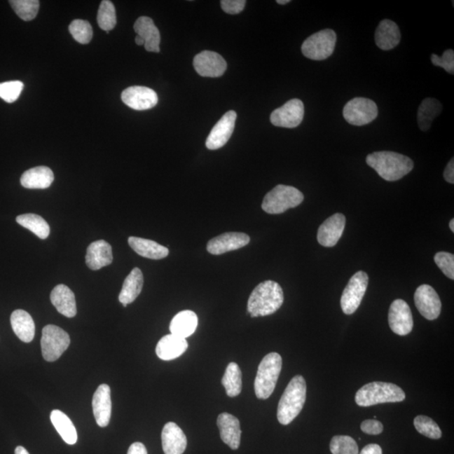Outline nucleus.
<instances>
[{
	"label": "nucleus",
	"instance_id": "nucleus-11",
	"mask_svg": "<svg viewBox=\"0 0 454 454\" xmlns=\"http://www.w3.org/2000/svg\"><path fill=\"white\" fill-rule=\"evenodd\" d=\"M304 115V104L301 99H293L275 109L271 114L270 121L279 128H296L301 124Z\"/></svg>",
	"mask_w": 454,
	"mask_h": 454
},
{
	"label": "nucleus",
	"instance_id": "nucleus-6",
	"mask_svg": "<svg viewBox=\"0 0 454 454\" xmlns=\"http://www.w3.org/2000/svg\"><path fill=\"white\" fill-rule=\"evenodd\" d=\"M303 200L304 195L298 189L280 184L265 195L262 208L268 214H282L289 209L297 207Z\"/></svg>",
	"mask_w": 454,
	"mask_h": 454
},
{
	"label": "nucleus",
	"instance_id": "nucleus-35",
	"mask_svg": "<svg viewBox=\"0 0 454 454\" xmlns=\"http://www.w3.org/2000/svg\"><path fill=\"white\" fill-rule=\"evenodd\" d=\"M221 384L224 386L227 395L230 397H238L242 392V371L238 364L230 363L227 366Z\"/></svg>",
	"mask_w": 454,
	"mask_h": 454
},
{
	"label": "nucleus",
	"instance_id": "nucleus-34",
	"mask_svg": "<svg viewBox=\"0 0 454 454\" xmlns=\"http://www.w3.org/2000/svg\"><path fill=\"white\" fill-rule=\"evenodd\" d=\"M16 222L37 235L40 239L48 238L50 226L43 218L36 214H24L17 216Z\"/></svg>",
	"mask_w": 454,
	"mask_h": 454
},
{
	"label": "nucleus",
	"instance_id": "nucleus-1",
	"mask_svg": "<svg viewBox=\"0 0 454 454\" xmlns=\"http://www.w3.org/2000/svg\"><path fill=\"white\" fill-rule=\"evenodd\" d=\"M366 163L373 168L382 179L390 182L402 179L414 167V163L410 158L388 151H376L369 154Z\"/></svg>",
	"mask_w": 454,
	"mask_h": 454
},
{
	"label": "nucleus",
	"instance_id": "nucleus-44",
	"mask_svg": "<svg viewBox=\"0 0 454 454\" xmlns=\"http://www.w3.org/2000/svg\"><path fill=\"white\" fill-rule=\"evenodd\" d=\"M246 3L245 0H222L221 6L227 14L237 15L244 10Z\"/></svg>",
	"mask_w": 454,
	"mask_h": 454
},
{
	"label": "nucleus",
	"instance_id": "nucleus-5",
	"mask_svg": "<svg viewBox=\"0 0 454 454\" xmlns=\"http://www.w3.org/2000/svg\"><path fill=\"white\" fill-rule=\"evenodd\" d=\"M282 369V357L277 352L268 353L259 366L254 382L256 397L266 399L275 390Z\"/></svg>",
	"mask_w": 454,
	"mask_h": 454
},
{
	"label": "nucleus",
	"instance_id": "nucleus-45",
	"mask_svg": "<svg viewBox=\"0 0 454 454\" xmlns=\"http://www.w3.org/2000/svg\"><path fill=\"white\" fill-rule=\"evenodd\" d=\"M361 430L366 434L378 435L384 430V426L377 420H366L361 424Z\"/></svg>",
	"mask_w": 454,
	"mask_h": 454
},
{
	"label": "nucleus",
	"instance_id": "nucleus-31",
	"mask_svg": "<svg viewBox=\"0 0 454 454\" xmlns=\"http://www.w3.org/2000/svg\"><path fill=\"white\" fill-rule=\"evenodd\" d=\"M197 326V315L192 310H184L172 318L170 328L171 334L186 339L195 333Z\"/></svg>",
	"mask_w": 454,
	"mask_h": 454
},
{
	"label": "nucleus",
	"instance_id": "nucleus-4",
	"mask_svg": "<svg viewBox=\"0 0 454 454\" xmlns=\"http://www.w3.org/2000/svg\"><path fill=\"white\" fill-rule=\"evenodd\" d=\"M406 394L401 387L391 383L372 382L362 387L355 397L357 405L372 406L382 403L401 402Z\"/></svg>",
	"mask_w": 454,
	"mask_h": 454
},
{
	"label": "nucleus",
	"instance_id": "nucleus-30",
	"mask_svg": "<svg viewBox=\"0 0 454 454\" xmlns=\"http://www.w3.org/2000/svg\"><path fill=\"white\" fill-rule=\"evenodd\" d=\"M144 277L140 268H135L124 281L119 296V301L124 307L136 300L141 294Z\"/></svg>",
	"mask_w": 454,
	"mask_h": 454
},
{
	"label": "nucleus",
	"instance_id": "nucleus-33",
	"mask_svg": "<svg viewBox=\"0 0 454 454\" xmlns=\"http://www.w3.org/2000/svg\"><path fill=\"white\" fill-rule=\"evenodd\" d=\"M443 111V104L440 101L433 99H425L420 104L418 112V123L422 132H427L431 128L432 121L440 115Z\"/></svg>",
	"mask_w": 454,
	"mask_h": 454
},
{
	"label": "nucleus",
	"instance_id": "nucleus-14",
	"mask_svg": "<svg viewBox=\"0 0 454 454\" xmlns=\"http://www.w3.org/2000/svg\"><path fill=\"white\" fill-rule=\"evenodd\" d=\"M193 67L202 77L218 78L225 74L227 64L220 54L204 50L193 58Z\"/></svg>",
	"mask_w": 454,
	"mask_h": 454
},
{
	"label": "nucleus",
	"instance_id": "nucleus-42",
	"mask_svg": "<svg viewBox=\"0 0 454 454\" xmlns=\"http://www.w3.org/2000/svg\"><path fill=\"white\" fill-rule=\"evenodd\" d=\"M434 261L437 267L450 280H454V255L449 252H440L434 256Z\"/></svg>",
	"mask_w": 454,
	"mask_h": 454
},
{
	"label": "nucleus",
	"instance_id": "nucleus-15",
	"mask_svg": "<svg viewBox=\"0 0 454 454\" xmlns=\"http://www.w3.org/2000/svg\"><path fill=\"white\" fill-rule=\"evenodd\" d=\"M121 99L125 104L136 111H146L155 107L158 102L157 92L143 86L126 88L122 92Z\"/></svg>",
	"mask_w": 454,
	"mask_h": 454
},
{
	"label": "nucleus",
	"instance_id": "nucleus-24",
	"mask_svg": "<svg viewBox=\"0 0 454 454\" xmlns=\"http://www.w3.org/2000/svg\"><path fill=\"white\" fill-rule=\"evenodd\" d=\"M50 298L55 308L64 317L73 318L77 314L74 294L67 286L57 285L50 293Z\"/></svg>",
	"mask_w": 454,
	"mask_h": 454
},
{
	"label": "nucleus",
	"instance_id": "nucleus-32",
	"mask_svg": "<svg viewBox=\"0 0 454 454\" xmlns=\"http://www.w3.org/2000/svg\"><path fill=\"white\" fill-rule=\"evenodd\" d=\"M55 428L67 444L74 445L78 441L77 431L69 416L59 410H53L50 415Z\"/></svg>",
	"mask_w": 454,
	"mask_h": 454
},
{
	"label": "nucleus",
	"instance_id": "nucleus-28",
	"mask_svg": "<svg viewBox=\"0 0 454 454\" xmlns=\"http://www.w3.org/2000/svg\"><path fill=\"white\" fill-rule=\"evenodd\" d=\"M54 174L50 168L40 166L25 171L20 178V184L27 188H48L53 184Z\"/></svg>",
	"mask_w": 454,
	"mask_h": 454
},
{
	"label": "nucleus",
	"instance_id": "nucleus-22",
	"mask_svg": "<svg viewBox=\"0 0 454 454\" xmlns=\"http://www.w3.org/2000/svg\"><path fill=\"white\" fill-rule=\"evenodd\" d=\"M217 425L221 440L231 449H238L242 435L239 420L229 413H221L218 416Z\"/></svg>",
	"mask_w": 454,
	"mask_h": 454
},
{
	"label": "nucleus",
	"instance_id": "nucleus-18",
	"mask_svg": "<svg viewBox=\"0 0 454 454\" xmlns=\"http://www.w3.org/2000/svg\"><path fill=\"white\" fill-rule=\"evenodd\" d=\"M249 242L250 238L245 233H226L210 240L207 244V251L210 254L221 255L240 249Z\"/></svg>",
	"mask_w": 454,
	"mask_h": 454
},
{
	"label": "nucleus",
	"instance_id": "nucleus-51",
	"mask_svg": "<svg viewBox=\"0 0 454 454\" xmlns=\"http://www.w3.org/2000/svg\"><path fill=\"white\" fill-rule=\"evenodd\" d=\"M449 228L454 233V219H452L449 222Z\"/></svg>",
	"mask_w": 454,
	"mask_h": 454
},
{
	"label": "nucleus",
	"instance_id": "nucleus-48",
	"mask_svg": "<svg viewBox=\"0 0 454 454\" xmlns=\"http://www.w3.org/2000/svg\"><path fill=\"white\" fill-rule=\"evenodd\" d=\"M382 448L378 444H369L362 450L360 454H382Z\"/></svg>",
	"mask_w": 454,
	"mask_h": 454
},
{
	"label": "nucleus",
	"instance_id": "nucleus-37",
	"mask_svg": "<svg viewBox=\"0 0 454 454\" xmlns=\"http://www.w3.org/2000/svg\"><path fill=\"white\" fill-rule=\"evenodd\" d=\"M10 4L15 14L25 21L35 19L39 11L40 2L38 0H11Z\"/></svg>",
	"mask_w": 454,
	"mask_h": 454
},
{
	"label": "nucleus",
	"instance_id": "nucleus-49",
	"mask_svg": "<svg viewBox=\"0 0 454 454\" xmlns=\"http://www.w3.org/2000/svg\"><path fill=\"white\" fill-rule=\"evenodd\" d=\"M15 454H29L27 449H25L22 446H19L15 448Z\"/></svg>",
	"mask_w": 454,
	"mask_h": 454
},
{
	"label": "nucleus",
	"instance_id": "nucleus-17",
	"mask_svg": "<svg viewBox=\"0 0 454 454\" xmlns=\"http://www.w3.org/2000/svg\"><path fill=\"white\" fill-rule=\"evenodd\" d=\"M345 225H346V217L340 213L334 214L333 216L328 218L319 227L317 233L318 242L322 246L332 247L336 245L340 238H342Z\"/></svg>",
	"mask_w": 454,
	"mask_h": 454
},
{
	"label": "nucleus",
	"instance_id": "nucleus-13",
	"mask_svg": "<svg viewBox=\"0 0 454 454\" xmlns=\"http://www.w3.org/2000/svg\"><path fill=\"white\" fill-rule=\"evenodd\" d=\"M390 329L399 336H406L413 329V317L409 305L405 301L395 300L389 310Z\"/></svg>",
	"mask_w": 454,
	"mask_h": 454
},
{
	"label": "nucleus",
	"instance_id": "nucleus-12",
	"mask_svg": "<svg viewBox=\"0 0 454 454\" xmlns=\"http://www.w3.org/2000/svg\"><path fill=\"white\" fill-rule=\"evenodd\" d=\"M415 305L420 315L429 321L439 318L441 314V302L436 290L428 284L420 285L415 290Z\"/></svg>",
	"mask_w": 454,
	"mask_h": 454
},
{
	"label": "nucleus",
	"instance_id": "nucleus-23",
	"mask_svg": "<svg viewBox=\"0 0 454 454\" xmlns=\"http://www.w3.org/2000/svg\"><path fill=\"white\" fill-rule=\"evenodd\" d=\"M134 29L137 36L144 40V46L147 52H160L159 45L161 36H160L159 29L156 27L153 20L146 16L139 17L134 24Z\"/></svg>",
	"mask_w": 454,
	"mask_h": 454
},
{
	"label": "nucleus",
	"instance_id": "nucleus-39",
	"mask_svg": "<svg viewBox=\"0 0 454 454\" xmlns=\"http://www.w3.org/2000/svg\"><path fill=\"white\" fill-rule=\"evenodd\" d=\"M414 426L420 434L431 439H439L441 431L434 420L426 415H418L414 419Z\"/></svg>",
	"mask_w": 454,
	"mask_h": 454
},
{
	"label": "nucleus",
	"instance_id": "nucleus-36",
	"mask_svg": "<svg viewBox=\"0 0 454 454\" xmlns=\"http://www.w3.org/2000/svg\"><path fill=\"white\" fill-rule=\"evenodd\" d=\"M97 20H98L99 27L107 33L115 28L117 22L116 13V8L111 1L103 0L101 2Z\"/></svg>",
	"mask_w": 454,
	"mask_h": 454
},
{
	"label": "nucleus",
	"instance_id": "nucleus-7",
	"mask_svg": "<svg viewBox=\"0 0 454 454\" xmlns=\"http://www.w3.org/2000/svg\"><path fill=\"white\" fill-rule=\"evenodd\" d=\"M336 35L333 29H325L313 34L303 42L301 50L307 58L315 61L325 60L333 53Z\"/></svg>",
	"mask_w": 454,
	"mask_h": 454
},
{
	"label": "nucleus",
	"instance_id": "nucleus-2",
	"mask_svg": "<svg viewBox=\"0 0 454 454\" xmlns=\"http://www.w3.org/2000/svg\"><path fill=\"white\" fill-rule=\"evenodd\" d=\"M284 303V292L277 282L267 280L259 284L252 292L247 302L251 317H266L275 313Z\"/></svg>",
	"mask_w": 454,
	"mask_h": 454
},
{
	"label": "nucleus",
	"instance_id": "nucleus-27",
	"mask_svg": "<svg viewBox=\"0 0 454 454\" xmlns=\"http://www.w3.org/2000/svg\"><path fill=\"white\" fill-rule=\"evenodd\" d=\"M11 323L13 331L24 343H31L35 336L36 326L32 315L24 310H16L12 313Z\"/></svg>",
	"mask_w": 454,
	"mask_h": 454
},
{
	"label": "nucleus",
	"instance_id": "nucleus-10",
	"mask_svg": "<svg viewBox=\"0 0 454 454\" xmlns=\"http://www.w3.org/2000/svg\"><path fill=\"white\" fill-rule=\"evenodd\" d=\"M369 284V276L364 271L357 272L349 280L340 298V307L346 315H352L359 309Z\"/></svg>",
	"mask_w": 454,
	"mask_h": 454
},
{
	"label": "nucleus",
	"instance_id": "nucleus-20",
	"mask_svg": "<svg viewBox=\"0 0 454 454\" xmlns=\"http://www.w3.org/2000/svg\"><path fill=\"white\" fill-rule=\"evenodd\" d=\"M162 444L165 454H183L187 448V437L174 422H167L162 432Z\"/></svg>",
	"mask_w": 454,
	"mask_h": 454
},
{
	"label": "nucleus",
	"instance_id": "nucleus-47",
	"mask_svg": "<svg viewBox=\"0 0 454 454\" xmlns=\"http://www.w3.org/2000/svg\"><path fill=\"white\" fill-rule=\"evenodd\" d=\"M128 454H147V451L144 444L134 443L130 446Z\"/></svg>",
	"mask_w": 454,
	"mask_h": 454
},
{
	"label": "nucleus",
	"instance_id": "nucleus-38",
	"mask_svg": "<svg viewBox=\"0 0 454 454\" xmlns=\"http://www.w3.org/2000/svg\"><path fill=\"white\" fill-rule=\"evenodd\" d=\"M332 454H359L357 441L349 436H335L330 443Z\"/></svg>",
	"mask_w": 454,
	"mask_h": 454
},
{
	"label": "nucleus",
	"instance_id": "nucleus-3",
	"mask_svg": "<svg viewBox=\"0 0 454 454\" xmlns=\"http://www.w3.org/2000/svg\"><path fill=\"white\" fill-rule=\"evenodd\" d=\"M306 399V382L301 376H294L289 383L277 406V418L282 425H289L296 418L304 407Z\"/></svg>",
	"mask_w": 454,
	"mask_h": 454
},
{
	"label": "nucleus",
	"instance_id": "nucleus-41",
	"mask_svg": "<svg viewBox=\"0 0 454 454\" xmlns=\"http://www.w3.org/2000/svg\"><path fill=\"white\" fill-rule=\"evenodd\" d=\"M24 83L20 81H10L0 83V98L8 104L15 102L22 92Z\"/></svg>",
	"mask_w": 454,
	"mask_h": 454
},
{
	"label": "nucleus",
	"instance_id": "nucleus-21",
	"mask_svg": "<svg viewBox=\"0 0 454 454\" xmlns=\"http://www.w3.org/2000/svg\"><path fill=\"white\" fill-rule=\"evenodd\" d=\"M87 266L91 270H99L113 262L112 247L104 240L92 242L87 248Z\"/></svg>",
	"mask_w": 454,
	"mask_h": 454
},
{
	"label": "nucleus",
	"instance_id": "nucleus-52",
	"mask_svg": "<svg viewBox=\"0 0 454 454\" xmlns=\"http://www.w3.org/2000/svg\"><path fill=\"white\" fill-rule=\"evenodd\" d=\"M289 0H277V3L279 4H289Z\"/></svg>",
	"mask_w": 454,
	"mask_h": 454
},
{
	"label": "nucleus",
	"instance_id": "nucleus-50",
	"mask_svg": "<svg viewBox=\"0 0 454 454\" xmlns=\"http://www.w3.org/2000/svg\"><path fill=\"white\" fill-rule=\"evenodd\" d=\"M135 41H136V43L138 46H142V45L144 46V44H145L144 40H143L142 38L140 37V36H137L136 37V39H135Z\"/></svg>",
	"mask_w": 454,
	"mask_h": 454
},
{
	"label": "nucleus",
	"instance_id": "nucleus-19",
	"mask_svg": "<svg viewBox=\"0 0 454 454\" xmlns=\"http://www.w3.org/2000/svg\"><path fill=\"white\" fill-rule=\"evenodd\" d=\"M92 411L97 424L100 427H107L111 418V394L108 385H100L96 390L92 401Z\"/></svg>",
	"mask_w": 454,
	"mask_h": 454
},
{
	"label": "nucleus",
	"instance_id": "nucleus-46",
	"mask_svg": "<svg viewBox=\"0 0 454 454\" xmlns=\"http://www.w3.org/2000/svg\"><path fill=\"white\" fill-rule=\"evenodd\" d=\"M443 177L446 181L449 184H454V160L452 158L446 167Z\"/></svg>",
	"mask_w": 454,
	"mask_h": 454
},
{
	"label": "nucleus",
	"instance_id": "nucleus-26",
	"mask_svg": "<svg viewBox=\"0 0 454 454\" xmlns=\"http://www.w3.org/2000/svg\"><path fill=\"white\" fill-rule=\"evenodd\" d=\"M401 32L397 24L390 20H382L376 29V43L378 48L389 50L397 46L401 41Z\"/></svg>",
	"mask_w": 454,
	"mask_h": 454
},
{
	"label": "nucleus",
	"instance_id": "nucleus-29",
	"mask_svg": "<svg viewBox=\"0 0 454 454\" xmlns=\"http://www.w3.org/2000/svg\"><path fill=\"white\" fill-rule=\"evenodd\" d=\"M130 247L137 252L138 255L144 258L158 260L163 259L170 254L167 247L160 245L158 242L151 240L141 238L130 237L128 239Z\"/></svg>",
	"mask_w": 454,
	"mask_h": 454
},
{
	"label": "nucleus",
	"instance_id": "nucleus-16",
	"mask_svg": "<svg viewBox=\"0 0 454 454\" xmlns=\"http://www.w3.org/2000/svg\"><path fill=\"white\" fill-rule=\"evenodd\" d=\"M237 113L228 111L221 118L214 126L206 140V147L209 150H217L224 146L233 135Z\"/></svg>",
	"mask_w": 454,
	"mask_h": 454
},
{
	"label": "nucleus",
	"instance_id": "nucleus-25",
	"mask_svg": "<svg viewBox=\"0 0 454 454\" xmlns=\"http://www.w3.org/2000/svg\"><path fill=\"white\" fill-rule=\"evenodd\" d=\"M188 347L186 339L170 334L160 339L156 347V353L160 359L170 361L182 355Z\"/></svg>",
	"mask_w": 454,
	"mask_h": 454
},
{
	"label": "nucleus",
	"instance_id": "nucleus-43",
	"mask_svg": "<svg viewBox=\"0 0 454 454\" xmlns=\"http://www.w3.org/2000/svg\"><path fill=\"white\" fill-rule=\"evenodd\" d=\"M431 60L433 65L443 67L450 74H454V52L452 49L445 50L441 57L432 54Z\"/></svg>",
	"mask_w": 454,
	"mask_h": 454
},
{
	"label": "nucleus",
	"instance_id": "nucleus-8",
	"mask_svg": "<svg viewBox=\"0 0 454 454\" xmlns=\"http://www.w3.org/2000/svg\"><path fill=\"white\" fill-rule=\"evenodd\" d=\"M69 335L55 325H48L42 330L41 340V352L43 359L54 362L59 359L70 345Z\"/></svg>",
	"mask_w": 454,
	"mask_h": 454
},
{
	"label": "nucleus",
	"instance_id": "nucleus-9",
	"mask_svg": "<svg viewBox=\"0 0 454 454\" xmlns=\"http://www.w3.org/2000/svg\"><path fill=\"white\" fill-rule=\"evenodd\" d=\"M378 111L374 101L357 97L345 105L343 115L349 124L352 125H365L376 119Z\"/></svg>",
	"mask_w": 454,
	"mask_h": 454
},
{
	"label": "nucleus",
	"instance_id": "nucleus-40",
	"mask_svg": "<svg viewBox=\"0 0 454 454\" xmlns=\"http://www.w3.org/2000/svg\"><path fill=\"white\" fill-rule=\"evenodd\" d=\"M69 32L80 44H88L92 40V29L88 21L74 20L69 25Z\"/></svg>",
	"mask_w": 454,
	"mask_h": 454
}]
</instances>
